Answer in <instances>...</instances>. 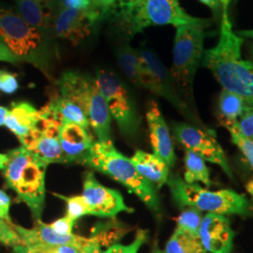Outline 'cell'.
I'll return each mask as SVG.
<instances>
[{
  "label": "cell",
  "instance_id": "obj_35",
  "mask_svg": "<svg viewBox=\"0 0 253 253\" xmlns=\"http://www.w3.org/2000/svg\"><path fill=\"white\" fill-rule=\"evenodd\" d=\"M75 221L67 215L64 217L58 218L57 220L51 223L50 225L54 229V231L60 235H72L73 233V226Z\"/></svg>",
  "mask_w": 253,
  "mask_h": 253
},
{
  "label": "cell",
  "instance_id": "obj_5",
  "mask_svg": "<svg viewBox=\"0 0 253 253\" xmlns=\"http://www.w3.org/2000/svg\"><path fill=\"white\" fill-rule=\"evenodd\" d=\"M210 20L176 27L171 74L181 97L193 101V82L204 55Z\"/></svg>",
  "mask_w": 253,
  "mask_h": 253
},
{
  "label": "cell",
  "instance_id": "obj_31",
  "mask_svg": "<svg viewBox=\"0 0 253 253\" xmlns=\"http://www.w3.org/2000/svg\"><path fill=\"white\" fill-rule=\"evenodd\" d=\"M147 240V231L139 230L132 243L128 245L114 244L100 253H138L140 248Z\"/></svg>",
  "mask_w": 253,
  "mask_h": 253
},
{
  "label": "cell",
  "instance_id": "obj_14",
  "mask_svg": "<svg viewBox=\"0 0 253 253\" xmlns=\"http://www.w3.org/2000/svg\"><path fill=\"white\" fill-rule=\"evenodd\" d=\"M100 19V15L90 11L59 8L54 18V33L76 45L90 35L94 25Z\"/></svg>",
  "mask_w": 253,
  "mask_h": 253
},
{
  "label": "cell",
  "instance_id": "obj_33",
  "mask_svg": "<svg viewBox=\"0 0 253 253\" xmlns=\"http://www.w3.org/2000/svg\"><path fill=\"white\" fill-rule=\"evenodd\" d=\"M0 243L9 247H12V248L24 245L20 235L13 229L12 225H10L5 219L1 217H0Z\"/></svg>",
  "mask_w": 253,
  "mask_h": 253
},
{
  "label": "cell",
  "instance_id": "obj_12",
  "mask_svg": "<svg viewBox=\"0 0 253 253\" xmlns=\"http://www.w3.org/2000/svg\"><path fill=\"white\" fill-rule=\"evenodd\" d=\"M82 196L90 209V215L100 217H115L121 212L132 213L118 190L109 189L97 180L94 172H84Z\"/></svg>",
  "mask_w": 253,
  "mask_h": 253
},
{
  "label": "cell",
  "instance_id": "obj_9",
  "mask_svg": "<svg viewBox=\"0 0 253 253\" xmlns=\"http://www.w3.org/2000/svg\"><path fill=\"white\" fill-rule=\"evenodd\" d=\"M95 79L121 133L130 139L136 138L141 119L125 84L116 74L103 70L97 73Z\"/></svg>",
  "mask_w": 253,
  "mask_h": 253
},
{
  "label": "cell",
  "instance_id": "obj_1",
  "mask_svg": "<svg viewBox=\"0 0 253 253\" xmlns=\"http://www.w3.org/2000/svg\"><path fill=\"white\" fill-rule=\"evenodd\" d=\"M223 6L217 44L205 50L202 65L208 69L222 89L242 97L253 105V63L242 57L244 39L236 34Z\"/></svg>",
  "mask_w": 253,
  "mask_h": 253
},
{
  "label": "cell",
  "instance_id": "obj_26",
  "mask_svg": "<svg viewBox=\"0 0 253 253\" xmlns=\"http://www.w3.org/2000/svg\"><path fill=\"white\" fill-rule=\"evenodd\" d=\"M203 219L202 212L195 208L185 209L177 218L176 229L199 236L200 226Z\"/></svg>",
  "mask_w": 253,
  "mask_h": 253
},
{
  "label": "cell",
  "instance_id": "obj_44",
  "mask_svg": "<svg viewBox=\"0 0 253 253\" xmlns=\"http://www.w3.org/2000/svg\"><path fill=\"white\" fill-rule=\"evenodd\" d=\"M100 2V4L105 8V9H107V12H108V9L110 7H111V5L116 1V0H99Z\"/></svg>",
  "mask_w": 253,
  "mask_h": 253
},
{
  "label": "cell",
  "instance_id": "obj_4",
  "mask_svg": "<svg viewBox=\"0 0 253 253\" xmlns=\"http://www.w3.org/2000/svg\"><path fill=\"white\" fill-rule=\"evenodd\" d=\"M57 86L60 96L83 110L98 141L110 142L112 117L96 79L79 72L67 71L57 81Z\"/></svg>",
  "mask_w": 253,
  "mask_h": 253
},
{
  "label": "cell",
  "instance_id": "obj_34",
  "mask_svg": "<svg viewBox=\"0 0 253 253\" xmlns=\"http://www.w3.org/2000/svg\"><path fill=\"white\" fill-rule=\"evenodd\" d=\"M16 75L5 70H0V91L6 94H13L18 89Z\"/></svg>",
  "mask_w": 253,
  "mask_h": 253
},
{
  "label": "cell",
  "instance_id": "obj_19",
  "mask_svg": "<svg viewBox=\"0 0 253 253\" xmlns=\"http://www.w3.org/2000/svg\"><path fill=\"white\" fill-rule=\"evenodd\" d=\"M17 12L27 24L42 33L54 29V9L58 0H15Z\"/></svg>",
  "mask_w": 253,
  "mask_h": 253
},
{
  "label": "cell",
  "instance_id": "obj_24",
  "mask_svg": "<svg viewBox=\"0 0 253 253\" xmlns=\"http://www.w3.org/2000/svg\"><path fill=\"white\" fill-rule=\"evenodd\" d=\"M185 174L184 181L188 184L203 183L205 186L210 187L212 182L210 179V172L206 164V161L197 154L189 150L185 151Z\"/></svg>",
  "mask_w": 253,
  "mask_h": 253
},
{
  "label": "cell",
  "instance_id": "obj_21",
  "mask_svg": "<svg viewBox=\"0 0 253 253\" xmlns=\"http://www.w3.org/2000/svg\"><path fill=\"white\" fill-rule=\"evenodd\" d=\"M137 172L145 180L150 182L154 187L161 189L165 184L170 175V167L163 160L154 153H147L143 150H137L130 158Z\"/></svg>",
  "mask_w": 253,
  "mask_h": 253
},
{
  "label": "cell",
  "instance_id": "obj_6",
  "mask_svg": "<svg viewBox=\"0 0 253 253\" xmlns=\"http://www.w3.org/2000/svg\"><path fill=\"white\" fill-rule=\"evenodd\" d=\"M167 185L172 199L180 208H195L201 212L223 216H247L251 213L250 202L235 190L211 191L198 184H188L179 176H169Z\"/></svg>",
  "mask_w": 253,
  "mask_h": 253
},
{
  "label": "cell",
  "instance_id": "obj_32",
  "mask_svg": "<svg viewBox=\"0 0 253 253\" xmlns=\"http://www.w3.org/2000/svg\"><path fill=\"white\" fill-rule=\"evenodd\" d=\"M231 126H235L242 135L253 141V105L248 104L237 121Z\"/></svg>",
  "mask_w": 253,
  "mask_h": 253
},
{
  "label": "cell",
  "instance_id": "obj_10",
  "mask_svg": "<svg viewBox=\"0 0 253 253\" xmlns=\"http://www.w3.org/2000/svg\"><path fill=\"white\" fill-rule=\"evenodd\" d=\"M140 54L142 58L141 87L163 97L185 118L204 126L197 115L190 110L188 102L181 97L171 72L166 69L157 54L146 49L140 51Z\"/></svg>",
  "mask_w": 253,
  "mask_h": 253
},
{
  "label": "cell",
  "instance_id": "obj_23",
  "mask_svg": "<svg viewBox=\"0 0 253 253\" xmlns=\"http://www.w3.org/2000/svg\"><path fill=\"white\" fill-rule=\"evenodd\" d=\"M118 65L126 78L137 87H141L142 58L140 51L124 44L117 51Z\"/></svg>",
  "mask_w": 253,
  "mask_h": 253
},
{
  "label": "cell",
  "instance_id": "obj_30",
  "mask_svg": "<svg viewBox=\"0 0 253 253\" xmlns=\"http://www.w3.org/2000/svg\"><path fill=\"white\" fill-rule=\"evenodd\" d=\"M226 128L230 132L233 143L240 149L253 170V141L242 135L234 126H227Z\"/></svg>",
  "mask_w": 253,
  "mask_h": 253
},
{
  "label": "cell",
  "instance_id": "obj_41",
  "mask_svg": "<svg viewBox=\"0 0 253 253\" xmlns=\"http://www.w3.org/2000/svg\"><path fill=\"white\" fill-rule=\"evenodd\" d=\"M236 34L241 38H248V39H253V29L250 30H241V31H235Z\"/></svg>",
  "mask_w": 253,
  "mask_h": 253
},
{
  "label": "cell",
  "instance_id": "obj_45",
  "mask_svg": "<svg viewBox=\"0 0 253 253\" xmlns=\"http://www.w3.org/2000/svg\"><path fill=\"white\" fill-rule=\"evenodd\" d=\"M247 190H248V192L251 194V196L253 197V179L248 183V185H247Z\"/></svg>",
  "mask_w": 253,
  "mask_h": 253
},
{
  "label": "cell",
  "instance_id": "obj_28",
  "mask_svg": "<svg viewBox=\"0 0 253 253\" xmlns=\"http://www.w3.org/2000/svg\"><path fill=\"white\" fill-rule=\"evenodd\" d=\"M13 253H80V251L71 246L36 244L14 247Z\"/></svg>",
  "mask_w": 253,
  "mask_h": 253
},
{
  "label": "cell",
  "instance_id": "obj_8",
  "mask_svg": "<svg viewBox=\"0 0 253 253\" xmlns=\"http://www.w3.org/2000/svg\"><path fill=\"white\" fill-rule=\"evenodd\" d=\"M0 41L17 59L44 70L48 52L45 34L31 27L13 9L0 6Z\"/></svg>",
  "mask_w": 253,
  "mask_h": 253
},
{
  "label": "cell",
  "instance_id": "obj_7",
  "mask_svg": "<svg viewBox=\"0 0 253 253\" xmlns=\"http://www.w3.org/2000/svg\"><path fill=\"white\" fill-rule=\"evenodd\" d=\"M118 8L119 11L116 12L118 25L129 36L142 32L146 27L167 25L178 27L207 20L190 16L181 7L179 0H141L135 4Z\"/></svg>",
  "mask_w": 253,
  "mask_h": 253
},
{
  "label": "cell",
  "instance_id": "obj_43",
  "mask_svg": "<svg viewBox=\"0 0 253 253\" xmlns=\"http://www.w3.org/2000/svg\"><path fill=\"white\" fill-rule=\"evenodd\" d=\"M9 161V158H8V154H2L0 153V170H4L7 163Z\"/></svg>",
  "mask_w": 253,
  "mask_h": 253
},
{
  "label": "cell",
  "instance_id": "obj_38",
  "mask_svg": "<svg viewBox=\"0 0 253 253\" xmlns=\"http://www.w3.org/2000/svg\"><path fill=\"white\" fill-rule=\"evenodd\" d=\"M0 61H5L9 63H16L18 61V59L11 54L8 47L5 45L1 41H0Z\"/></svg>",
  "mask_w": 253,
  "mask_h": 253
},
{
  "label": "cell",
  "instance_id": "obj_3",
  "mask_svg": "<svg viewBox=\"0 0 253 253\" xmlns=\"http://www.w3.org/2000/svg\"><path fill=\"white\" fill-rule=\"evenodd\" d=\"M82 164L104 173L126 187L154 212L160 211V200L153 185L137 172L130 159L110 142L96 141Z\"/></svg>",
  "mask_w": 253,
  "mask_h": 253
},
{
  "label": "cell",
  "instance_id": "obj_15",
  "mask_svg": "<svg viewBox=\"0 0 253 253\" xmlns=\"http://www.w3.org/2000/svg\"><path fill=\"white\" fill-rule=\"evenodd\" d=\"M12 227L26 246L36 244L71 246L82 251L99 240L101 241L100 235L84 237L74 234L60 235L56 233L50 224H45L42 221L37 222L36 226L32 229H26L16 224H12Z\"/></svg>",
  "mask_w": 253,
  "mask_h": 253
},
{
  "label": "cell",
  "instance_id": "obj_48",
  "mask_svg": "<svg viewBox=\"0 0 253 253\" xmlns=\"http://www.w3.org/2000/svg\"><path fill=\"white\" fill-rule=\"evenodd\" d=\"M231 1H232V0H231Z\"/></svg>",
  "mask_w": 253,
  "mask_h": 253
},
{
  "label": "cell",
  "instance_id": "obj_27",
  "mask_svg": "<svg viewBox=\"0 0 253 253\" xmlns=\"http://www.w3.org/2000/svg\"><path fill=\"white\" fill-rule=\"evenodd\" d=\"M54 196L63 200L67 204V213L66 215L71 217L73 221L81 218L85 215H90V209L86 204L85 200L82 195L76 196H64L62 194L54 193Z\"/></svg>",
  "mask_w": 253,
  "mask_h": 253
},
{
  "label": "cell",
  "instance_id": "obj_49",
  "mask_svg": "<svg viewBox=\"0 0 253 253\" xmlns=\"http://www.w3.org/2000/svg\"></svg>",
  "mask_w": 253,
  "mask_h": 253
},
{
  "label": "cell",
  "instance_id": "obj_16",
  "mask_svg": "<svg viewBox=\"0 0 253 253\" xmlns=\"http://www.w3.org/2000/svg\"><path fill=\"white\" fill-rule=\"evenodd\" d=\"M199 236L208 253H231L235 233L226 216L208 213L203 217Z\"/></svg>",
  "mask_w": 253,
  "mask_h": 253
},
{
  "label": "cell",
  "instance_id": "obj_47",
  "mask_svg": "<svg viewBox=\"0 0 253 253\" xmlns=\"http://www.w3.org/2000/svg\"></svg>",
  "mask_w": 253,
  "mask_h": 253
},
{
  "label": "cell",
  "instance_id": "obj_42",
  "mask_svg": "<svg viewBox=\"0 0 253 253\" xmlns=\"http://www.w3.org/2000/svg\"><path fill=\"white\" fill-rule=\"evenodd\" d=\"M8 112H9V109L0 106V126L5 124V119L8 115Z\"/></svg>",
  "mask_w": 253,
  "mask_h": 253
},
{
  "label": "cell",
  "instance_id": "obj_36",
  "mask_svg": "<svg viewBox=\"0 0 253 253\" xmlns=\"http://www.w3.org/2000/svg\"><path fill=\"white\" fill-rule=\"evenodd\" d=\"M10 197L4 191L0 190V217L5 219L10 225L13 224L10 216H9V208H10Z\"/></svg>",
  "mask_w": 253,
  "mask_h": 253
},
{
  "label": "cell",
  "instance_id": "obj_40",
  "mask_svg": "<svg viewBox=\"0 0 253 253\" xmlns=\"http://www.w3.org/2000/svg\"><path fill=\"white\" fill-rule=\"evenodd\" d=\"M141 0H116L110 8H118V7H126V6H129L132 4H135L137 2H139ZM109 8V9H110Z\"/></svg>",
  "mask_w": 253,
  "mask_h": 253
},
{
  "label": "cell",
  "instance_id": "obj_25",
  "mask_svg": "<svg viewBox=\"0 0 253 253\" xmlns=\"http://www.w3.org/2000/svg\"><path fill=\"white\" fill-rule=\"evenodd\" d=\"M165 253H207L200 236L175 229L165 247Z\"/></svg>",
  "mask_w": 253,
  "mask_h": 253
},
{
  "label": "cell",
  "instance_id": "obj_39",
  "mask_svg": "<svg viewBox=\"0 0 253 253\" xmlns=\"http://www.w3.org/2000/svg\"><path fill=\"white\" fill-rule=\"evenodd\" d=\"M100 246H101V241L99 240V241L95 242L94 244H92L89 247L85 248L84 250L80 251V253H101Z\"/></svg>",
  "mask_w": 253,
  "mask_h": 253
},
{
  "label": "cell",
  "instance_id": "obj_2",
  "mask_svg": "<svg viewBox=\"0 0 253 253\" xmlns=\"http://www.w3.org/2000/svg\"><path fill=\"white\" fill-rule=\"evenodd\" d=\"M3 170L6 185L20 202L27 205L35 222L42 221L45 203V173L48 164L24 146L9 150Z\"/></svg>",
  "mask_w": 253,
  "mask_h": 253
},
{
  "label": "cell",
  "instance_id": "obj_22",
  "mask_svg": "<svg viewBox=\"0 0 253 253\" xmlns=\"http://www.w3.org/2000/svg\"><path fill=\"white\" fill-rule=\"evenodd\" d=\"M247 105V101L242 97L233 92L222 89L217 104L221 124L225 127L235 124Z\"/></svg>",
  "mask_w": 253,
  "mask_h": 253
},
{
  "label": "cell",
  "instance_id": "obj_18",
  "mask_svg": "<svg viewBox=\"0 0 253 253\" xmlns=\"http://www.w3.org/2000/svg\"><path fill=\"white\" fill-rule=\"evenodd\" d=\"M59 141L68 163H83L94 144L87 129L71 122L59 127Z\"/></svg>",
  "mask_w": 253,
  "mask_h": 253
},
{
  "label": "cell",
  "instance_id": "obj_20",
  "mask_svg": "<svg viewBox=\"0 0 253 253\" xmlns=\"http://www.w3.org/2000/svg\"><path fill=\"white\" fill-rule=\"evenodd\" d=\"M41 121V113L27 101L12 102L5 119V126L18 138L21 144L30 135Z\"/></svg>",
  "mask_w": 253,
  "mask_h": 253
},
{
  "label": "cell",
  "instance_id": "obj_46",
  "mask_svg": "<svg viewBox=\"0 0 253 253\" xmlns=\"http://www.w3.org/2000/svg\"><path fill=\"white\" fill-rule=\"evenodd\" d=\"M152 253H165L164 252H161V251H159V250H157V251H155Z\"/></svg>",
  "mask_w": 253,
  "mask_h": 253
},
{
  "label": "cell",
  "instance_id": "obj_17",
  "mask_svg": "<svg viewBox=\"0 0 253 253\" xmlns=\"http://www.w3.org/2000/svg\"><path fill=\"white\" fill-rule=\"evenodd\" d=\"M146 120L154 154L160 157L169 167H173L176 156L172 137L163 114L155 101H150L146 111Z\"/></svg>",
  "mask_w": 253,
  "mask_h": 253
},
{
  "label": "cell",
  "instance_id": "obj_29",
  "mask_svg": "<svg viewBox=\"0 0 253 253\" xmlns=\"http://www.w3.org/2000/svg\"><path fill=\"white\" fill-rule=\"evenodd\" d=\"M58 5L60 8L65 9H80L94 12L101 17L107 14V9L100 4L99 0H58Z\"/></svg>",
  "mask_w": 253,
  "mask_h": 253
},
{
  "label": "cell",
  "instance_id": "obj_11",
  "mask_svg": "<svg viewBox=\"0 0 253 253\" xmlns=\"http://www.w3.org/2000/svg\"><path fill=\"white\" fill-rule=\"evenodd\" d=\"M172 129L175 141L185 150L197 154L206 162L217 164L230 178L233 177L224 150L214 137V133L211 134V130L176 122L172 123Z\"/></svg>",
  "mask_w": 253,
  "mask_h": 253
},
{
  "label": "cell",
  "instance_id": "obj_13",
  "mask_svg": "<svg viewBox=\"0 0 253 253\" xmlns=\"http://www.w3.org/2000/svg\"><path fill=\"white\" fill-rule=\"evenodd\" d=\"M61 125L58 121L41 114V121L38 126L22 143V146L35 154L48 165L51 163H68L59 141V127Z\"/></svg>",
  "mask_w": 253,
  "mask_h": 253
},
{
  "label": "cell",
  "instance_id": "obj_37",
  "mask_svg": "<svg viewBox=\"0 0 253 253\" xmlns=\"http://www.w3.org/2000/svg\"><path fill=\"white\" fill-rule=\"evenodd\" d=\"M203 4L208 6L209 9H211L215 15L221 16L223 6L228 5L231 3V0H199Z\"/></svg>",
  "mask_w": 253,
  "mask_h": 253
}]
</instances>
